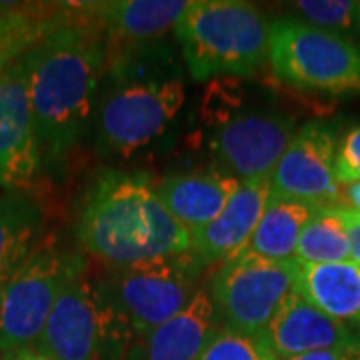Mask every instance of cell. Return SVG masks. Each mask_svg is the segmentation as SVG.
<instances>
[{
    "mask_svg": "<svg viewBox=\"0 0 360 360\" xmlns=\"http://www.w3.org/2000/svg\"><path fill=\"white\" fill-rule=\"evenodd\" d=\"M26 56L42 168L58 174L92 127L108 39L90 2H70V16Z\"/></svg>",
    "mask_w": 360,
    "mask_h": 360,
    "instance_id": "1",
    "label": "cell"
},
{
    "mask_svg": "<svg viewBox=\"0 0 360 360\" xmlns=\"http://www.w3.org/2000/svg\"><path fill=\"white\" fill-rule=\"evenodd\" d=\"M182 58L172 42L110 44L92 118L101 158H129L158 141L186 101Z\"/></svg>",
    "mask_w": 360,
    "mask_h": 360,
    "instance_id": "2",
    "label": "cell"
},
{
    "mask_svg": "<svg viewBox=\"0 0 360 360\" xmlns=\"http://www.w3.org/2000/svg\"><path fill=\"white\" fill-rule=\"evenodd\" d=\"M82 250L110 269L191 252L193 236L156 193L146 172L106 170L89 186L77 219Z\"/></svg>",
    "mask_w": 360,
    "mask_h": 360,
    "instance_id": "3",
    "label": "cell"
},
{
    "mask_svg": "<svg viewBox=\"0 0 360 360\" xmlns=\"http://www.w3.org/2000/svg\"><path fill=\"white\" fill-rule=\"evenodd\" d=\"M272 22L243 0H193L176 26L184 68L194 80L243 78L269 65Z\"/></svg>",
    "mask_w": 360,
    "mask_h": 360,
    "instance_id": "4",
    "label": "cell"
},
{
    "mask_svg": "<svg viewBox=\"0 0 360 360\" xmlns=\"http://www.w3.org/2000/svg\"><path fill=\"white\" fill-rule=\"evenodd\" d=\"M132 340L127 316L84 270L56 298L34 350L51 360H124Z\"/></svg>",
    "mask_w": 360,
    "mask_h": 360,
    "instance_id": "5",
    "label": "cell"
},
{
    "mask_svg": "<svg viewBox=\"0 0 360 360\" xmlns=\"http://www.w3.org/2000/svg\"><path fill=\"white\" fill-rule=\"evenodd\" d=\"M269 65L276 80L300 92H360V42L296 18L272 20Z\"/></svg>",
    "mask_w": 360,
    "mask_h": 360,
    "instance_id": "6",
    "label": "cell"
},
{
    "mask_svg": "<svg viewBox=\"0 0 360 360\" xmlns=\"http://www.w3.org/2000/svg\"><path fill=\"white\" fill-rule=\"evenodd\" d=\"M86 270L78 250L44 236L25 264L0 288V352L34 348L63 288Z\"/></svg>",
    "mask_w": 360,
    "mask_h": 360,
    "instance_id": "7",
    "label": "cell"
},
{
    "mask_svg": "<svg viewBox=\"0 0 360 360\" xmlns=\"http://www.w3.org/2000/svg\"><path fill=\"white\" fill-rule=\"evenodd\" d=\"M298 262L240 252L212 270L206 290L217 322L240 335H260L295 295Z\"/></svg>",
    "mask_w": 360,
    "mask_h": 360,
    "instance_id": "8",
    "label": "cell"
},
{
    "mask_svg": "<svg viewBox=\"0 0 360 360\" xmlns=\"http://www.w3.org/2000/svg\"><path fill=\"white\" fill-rule=\"evenodd\" d=\"M205 266L186 252L129 269H110L96 281L106 300L120 310L134 338L153 333L174 319L205 286Z\"/></svg>",
    "mask_w": 360,
    "mask_h": 360,
    "instance_id": "9",
    "label": "cell"
},
{
    "mask_svg": "<svg viewBox=\"0 0 360 360\" xmlns=\"http://www.w3.org/2000/svg\"><path fill=\"white\" fill-rule=\"evenodd\" d=\"M296 132V120L276 108L217 106L208 150L217 170L236 180L270 176Z\"/></svg>",
    "mask_w": 360,
    "mask_h": 360,
    "instance_id": "10",
    "label": "cell"
},
{
    "mask_svg": "<svg viewBox=\"0 0 360 360\" xmlns=\"http://www.w3.org/2000/svg\"><path fill=\"white\" fill-rule=\"evenodd\" d=\"M336 153L335 127L322 120L302 124L296 129L270 174V196L312 206H342V186L336 179Z\"/></svg>",
    "mask_w": 360,
    "mask_h": 360,
    "instance_id": "11",
    "label": "cell"
},
{
    "mask_svg": "<svg viewBox=\"0 0 360 360\" xmlns=\"http://www.w3.org/2000/svg\"><path fill=\"white\" fill-rule=\"evenodd\" d=\"M26 54L0 75V188L4 193H26L42 170Z\"/></svg>",
    "mask_w": 360,
    "mask_h": 360,
    "instance_id": "12",
    "label": "cell"
},
{
    "mask_svg": "<svg viewBox=\"0 0 360 360\" xmlns=\"http://www.w3.org/2000/svg\"><path fill=\"white\" fill-rule=\"evenodd\" d=\"M270 196V176L243 180L229 205L202 231L194 232L193 255L205 269L240 255L248 245Z\"/></svg>",
    "mask_w": 360,
    "mask_h": 360,
    "instance_id": "13",
    "label": "cell"
},
{
    "mask_svg": "<svg viewBox=\"0 0 360 360\" xmlns=\"http://www.w3.org/2000/svg\"><path fill=\"white\" fill-rule=\"evenodd\" d=\"M260 336L276 360L328 348H360L359 333L326 316L296 292L281 307Z\"/></svg>",
    "mask_w": 360,
    "mask_h": 360,
    "instance_id": "14",
    "label": "cell"
},
{
    "mask_svg": "<svg viewBox=\"0 0 360 360\" xmlns=\"http://www.w3.org/2000/svg\"><path fill=\"white\" fill-rule=\"evenodd\" d=\"M238 186L240 180L214 168L168 174L156 182V193L168 212L193 236L219 217Z\"/></svg>",
    "mask_w": 360,
    "mask_h": 360,
    "instance_id": "15",
    "label": "cell"
},
{
    "mask_svg": "<svg viewBox=\"0 0 360 360\" xmlns=\"http://www.w3.org/2000/svg\"><path fill=\"white\" fill-rule=\"evenodd\" d=\"M219 326L206 284L174 319L134 338L124 360H196Z\"/></svg>",
    "mask_w": 360,
    "mask_h": 360,
    "instance_id": "16",
    "label": "cell"
},
{
    "mask_svg": "<svg viewBox=\"0 0 360 360\" xmlns=\"http://www.w3.org/2000/svg\"><path fill=\"white\" fill-rule=\"evenodd\" d=\"M193 2V0H191ZM188 0H110L90 2V13L110 44H142L176 30L191 8Z\"/></svg>",
    "mask_w": 360,
    "mask_h": 360,
    "instance_id": "17",
    "label": "cell"
},
{
    "mask_svg": "<svg viewBox=\"0 0 360 360\" xmlns=\"http://www.w3.org/2000/svg\"><path fill=\"white\" fill-rule=\"evenodd\" d=\"M295 292L326 316L360 335V266L352 260L298 264Z\"/></svg>",
    "mask_w": 360,
    "mask_h": 360,
    "instance_id": "18",
    "label": "cell"
},
{
    "mask_svg": "<svg viewBox=\"0 0 360 360\" xmlns=\"http://www.w3.org/2000/svg\"><path fill=\"white\" fill-rule=\"evenodd\" d=\"M70 16V2H13L0 14V75Z\"/></svg>",
    "mask_w": 360,
    "mask_h": 360,
    "instance_id": "19",
    "label": "cell"
},
{
    "mask_svg": "<svg viewBox=\"0 0 360 360\" xmlns=\"http://www.w3.org/2000/svg\"><path fill=\"white\" fill-rule=\"evenodd\" d=\"M42 226V210L26 193L0 196V288L44 238Z\"/></svg>",
    "mask_w": 360,
    "mask_h": 360,
    "instance_id": "20",
    "label": "cell"
},
{
    "mask_svg": "<svg viewBox=\"0 0 360 360\" xmlns=\"http://www.w3.org/2000/svg\"><path fill=\"white\" fill-rule=\"evenodd\" d=\"M316 206L269 196L264 212L243 252H252L269 260H292L300 232L307 226Z\"/></svg>",
    "mask_w": 360,
    "mask_h": 360,
    "instance_id": "21",
    "label": "cell"
},
{
    "mask_svg": "<svg viewBox=\"0 0 360 360\" xmlns=\"http://www.w3.org/2000/svg\"><path fill=\"white\" fill-rule=\"evenodd\" d=\"M295 260L298 264H335L350 260L347 231L336 206H316L300 232Z\"/></svg>",
    "mask_w": 360,
    "mask_h": 360,
    "instance_id": "22",
    "label": "cell"
},
{
    "mask_svg": "<svg viewBox=\"0 0 360 360\" xmlns=\"http://www.w3.org/2000/svg\"><path fill=\"white\" fill-rule=\"evenodd\" d=\"M302 22L347 37L360 32V2L354 0H298L292 4Z\"/></svg>",
    "mask_w": 360,
    "mask_h": 360,
    "instance_id": "23",
    "label": "cell"
},
{
    "mask_svg": "<svg viewBox=\"0 0 360 360\" xmlns=\"http://www.w3.org/2000/svg\"><path fill=\"white\" fill-rule=\"evenodd\" d=\"M196 360H276L260 335H240L217 326Z\"/></svg>",
    "mask_w": 360,
    "mask_h": 360,
    "instance_id": "24",
    "label": "cell"
},
{
    "mask_svg": "<svg viewBox=\"0 0 360 360\" xmlns=\"http://www.w3.org/2000/svg\"><path fill=\"white\" fill-rule=\"evenodd\" d=\"M336 179L340 186L360 180V127L350 130L338 146Z\"/></svg>",
    "mask_w": 360,
    "mask_h": 360,
    "instance_id": "25",
    "label": "cell"
},
{
    "mask_svg": "<svg viewBox=\"0 0 360 360\" xmlns=\"http://www.w3.org/2000/svg\"><path fill=\"white\" fill-rule=\"evenodd\" d=\"M338 217L345 224V231L348 236V245H350V260L360 266V214L350 210L347 206H336Z\"/></svg>",
    "mask_w": 360,
    "mask_h": 360,
    "instance_id": "26",
    "label": "cell"
},
{
    "mask_svg": "<svg viewBox=\"0 0 360 360\" xmlns=\"http://www.w3.org/2000/svg\"><path fill=\"white\" fill-rule=\"evenodd\" d=\"M283 360H360V348H328V350L307 352Z\"/></svg>",
    "mask_w": 360,
    "mask_h": 360,
    "instance_id": "27",
    "label": "cell"
},
{
    "mask_svg": "<svg viewBox=\"0 0 360 360\" xmlns=\"http://www.w3.org/2000/svg\"><path fill=\"white\" fill-rule=\"evenodd\" d=\"M342 206H347V208L360 214V180L359 182H350V184H342Z\"/></svg>",
    "mask_w": 360,
    "mask_h": 360,
    "instance_id": "28",
    "label": "cell"
},
{
    "mask_svg": "<svg viewBox=\"0 0 360 360\" xmlns=\"http://www.w3.org/2000/svg\"><path fill=\"white\" fill-rule=\"evenodd\" d=\"M2 360H51V359L42 356V354L37 352L34 348H26V350H18V352H14V354H8V356H4Z\"/></svg>",
    "mask_w": 360,
    "mask_h": 360,
    "instance_id": "29",
    "label": "cell"
},
{
    "mask_svg": "<svg viewBox=\"0 0 360 360\" xmlns=\"http://www.w3.org/2000/svg\"><path fill=\"white\" fill-rule=\"evenodd\" d=\"M11 4H13V2H0V14L4 13V11H6V8L11 6Z\"/></svg>",
    "mask_w": 360,
    "mask_h": 360,
    "instance_id": "30",
    "label": "cell"
}]
</instances>
